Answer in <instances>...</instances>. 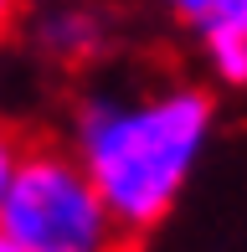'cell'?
Wrapping results in <instances>:
<instances>
[{"label":"cell","instance_id":"1","mask_svg":"<svg viewBox=\"0 0 247 252\" xmlns=\"http://www.w3.org/2000/svg\"><path fill=\"white\" fill-rule=\"evenodd\" d=\"M206 144L211 98L185 83L103 93L83 108L72 134V155L134 237L175 211Z\"/></svg>","mask_w":247,"mask_h":252},{"label":"cell","instance_id":"2","mask_svg":"<svg viewBox=\"0 0 247 252\" xmlns=\"http://www.w3.org/2000/svg\"><path fill=\"white\" fill-rule=\"evenodd\" d=\"M0 232L21 252H129L134 232L72 150H26L0 206Z\"/></svg>","mask_w":247,"mask_h":252},{"label":"cell","instance_id":"3","mask_svg":"<svg viewBox=\"0 0 247 252\" xmlns=\"http://www.w3.org/2000/svg\"><path fill=\"white\" fill-rule=\"evenodd\" d=\"M190 31H196L201 62L211 67V77H216V83H232V88H247V0L216 5Z\"/></svg>","mask_w":247,"mask_h":252},{"label":"cell","instance_id":"4","mask_svg":"<svg viewBox=\"0 0 247 252\" xmlns=\"http://www.w3.org/2000/svg\"><path fill=\"white\" fill-rule=\"evenodd\" d=\"M36 47L47 57H57V62H88L98 47H103V21H98V10L77 5V0H67V5H52L47 16L36 21Z\"/></svg>","mask_w":247,"mask_h":252},{"label":"cell","instance_id":"5","mask_svg":"<svg viewBox=\"0 0 247 252\" xmlns=\"http://www.w3.org/2000/svg\"><path fill=\"white\" fill-rule=\"evenodd\" d=\"M21 155H26V144L0 124V206H5V196H10V180H16V170H21Z\"/></svg>","mask_w":247,"mask_h":252},{"label":"cell","instance_id":"6","mask_svg":"<svg viewBox=\"0 0 247 252\" xmlns=\"http://www.w3.org/2000/svg\"><path fill=\"white\" fill-rule=\"evenodd\" d=\"M160 5L170 10L181 26H196V21H206L211 10H216V5H227V0H160Z\"/></svg>","mask_w":247,"mask_h":252},{"label":"cell","instance_id":"7","mask_svg":"<svg viewBox=\"0 0 247 252\" xmlns=\"http://www.w3.org/2000/svg\"><path fill=\"white\" fill-rule=\"evenodd\" d=\"M16 10H21V0H0V31L16 21Z\"/></svg>","mask_w":247,"mask_h":252},{"label":"cell","instance_id":"8","mask_svg":"<svg viewBox=\"0 0 247 252\" xmlns=\"http://www.w3.org/2000/svg\"><path fill=\"white\" fill-rule=\"evenodd\" d=\"M0 252H21V247H16V242H10V237H5V232H0Z\"/></svg>","mask_w":247,"mask_h":252}]
</instances>
